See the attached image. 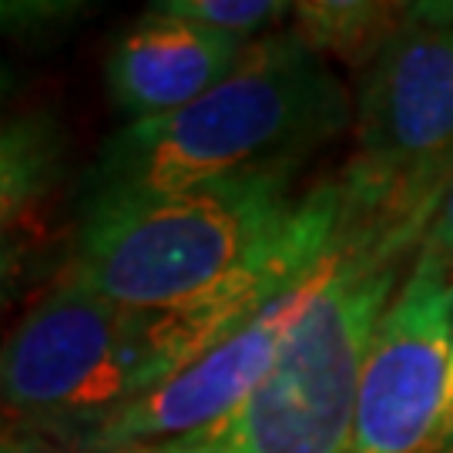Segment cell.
<instances>
[{"instance_id": "6", "label": "cell", "mask_w": 453, "mask_h": 453, "mask_svg": "<svg viewBox=\"0 0 453 453\" xmlns=\"http://www.w3.org/2000/svg\"><path fill=\"white\" fill-rule=\"evenodd\" d=\"M357 162L393 179H453V4L410 17L363 67Z\"/></svg>"}, {"instance_id": "11", "label": "cell", "mask_w": 453, "mask_h": 453, "mask_svg": "<svg viewBox=\"0 0 453 453\" xmlns=\"http://www.w3.org/2000/svg\"><path fill=\"white\" fill-rule=\"evenodd\" d=\"M148 11L181 17L198 27H209V31L228 34V37L252 44L256 34L269 31L273 24L292 17V4L286 0H158Z\"/></svg>"}, {"instance_id": "20", "label": "cell", "mask_w": 453, "mask_h": 453, "mask_svg": "<svg viewBox=\"0 0 453 453\" xmlns=\"http://www.w3.org/2000/svg\"><path fill=\"white\" fill-rule=\"evenodd\" d=\"M131 453H134V450H131Z\"/></svg>"}, {"instance_id": "10", "label": "cell", "mask_w": 453, "mask_h": 453, "mask_svg": "<svg viewBox=\"0 0 453 453\" xmlns=\"http://www.w3.org/2000/svg\"><path fill=\"white\" fill-rule=\"evenodd\" d=\"M410 17V4H376V0H306L292 4L296 37L316 54L340 58L349 65H370L393 34Z\"/></svg>"}, {"instance_id": "9", "label": "cell", "mask_w": 453, "mask_h": 453, "mask_svg": "<svg viewBox=\"0 0 453 453\" xmlns=\"http://www.w3.org/2000/svg\"><path fill=\"white\" fill-rule=\"evenodd\" d=\"M67 128L50 111L0 118V235L20 228L67 175Z\"/></svg>"}, {"instance_id": "19", "label": "cell", "mask_w": 453, "mask_h": 453, "mask_svg": "<svg viewBox=\"0 0 453 453\" xmlns=\"http://www.w3.org/2000/svg\"><path fill=\"white\" fill-rule=\"evenodd\" d=\"M7 91H11V74H7V67L0 65V101L7 97Z\"/></svg>"}, {"instance_id": "16", "label": "cell", "mask_w": 453, "mask_h": 453, "mask_svg": "<svg viewBox=\"0 0 453 453\" xmlns=\"http://www.w3.org/2000/svg\"><path fill=\"white\" fill-rule=\"evenodd\" d=\"M423 453H453V413H447V417L440 420L437 434H434V440L426 443Z\"/></svg>"}, {"instance_id": "13", "label": "cell", "mask_w": 453, "mask_h": 453, "mask_svg": "<svg viewBox=\"0 0 453 453\" xmlns=\"http://www.w3.org/2000/svg\"><path fill=\"white\" fill-rule=\"evenodd\" d=\"M48 269V245L37 235L14 228L0 235V326ZM4 340V336H0Z\"/></svg>"}, {"instance_id": "8", "label": "cell", "mask_w": 453, "mask_h": 453, "mask_svg": "<svg viewBox=\"0 0 453 453\" xmlns=\"http://www.w3.org/2000/svg\"><path fill=\"white\" fill-rule=\"evenodd\" d=\"M245 50L249 41L145 11L114 37L104 58L108 97L128 125L179 111L226 81Z\"/></svg>"}, {"instance_id": "17", "label": "cell", "mask_w": 453, "mask_h": 453, "mask_svg": "<svg viewBox=\"0 0 453 453\" xmlns=\"http://www.w3.org/2000/svg\"><path fill=\"white\" fill-rule=\"evenodd\" d=\"M37 453H131V450H91V447H71V443H54V440H48Z\"/></svg>"}, {"instance_id": "5", "label": "cell", "mask_w": 453, "mask_h": 453, "mask_svg": "<svg viewBox=\"0 0 453 453\" xmlns=\"http://www.w3.org/2000/svg\"><path fill=\"white\" fill-rule=\"evenodd\" d=\"M453 346V273L420 256L389 303L359 376L346 453H423L443 420Z\"/></svg>"}, {"instance_id": "18", "label": "cell", "mask_w": 453, "mask_h": 453, "mask_svg": "<svg viewBox=\"0 0 453 453\" xmlns=\"http://www.w3.org/2000/svg\"><path fill=\"white\" fill-rule=\"evenodd\" d=\"M453 413V346H450V383H447V400H443V417Z\"/></svg>"}, {"instance_id": "14", "label": "cell", "mask_w": 453, "mask_h": 453, "mask_svg": "<svg viewBox=\"0 0 453 453\" xmlns=\"http://www.w3.org/2000/svg\"><path fill=\"white\" fill-rule=\"evenodd\" d=\"M423 252L434 256L447 273H453V181L440 202L434 222H430V232L423 239Z\"/></svg>"}, {"instance_id": "15", "label": "cell", "mask_w": 453, "mask_h": 453, "mask_svg": "<svg viewBox=\"0 0 453 453\" xmlns=\"http://www.w3.org/2000/svg\"><path fill=\"white\" fill-rule=\"evenodd\" d=\"M44 443H48V437H41V434H34V430L0 413V453H37Z\"/></svg>"}, {"instance_id": "3", "label": "cell", "mask_w": 453, "mask_h": 453, "mask_svg": "<svg viewBox=\"0 0 453 453\" xmlns=\"http://www.w3.org/2000/svg\"><path fill=\"white\" fill-rule=\"evenodd\" d=\"M299 168H273L185 192L78 215L67 265L104 299L138 312H168L222 286L299 198Z\"/></svg>"}, {"instance_id": "12", "label": "cell", "mask_w": 453, "mask_h": 453, "mask_svg": "<svg viewBox=\"0 0 453 453\" xmlns=\"http://www.w3.org/2000/svg\"><path fill=\"white\" fill-rule=\"evenodd\" d=\"M84 17H91V7L78 0H0V34L24 44L58 41Z\"/></svg>"}, {"instance_id": "1", "label": "cell", "mask_w": 453, "mask_h": 453, "mask_svg": "<svg viewBox=\"0 0 453 453\" xmlns=\"http://www.w3.org/2000/svg\"><path fill=\"white\" fill-rule=\"evenodd\" d=\"M447 188L443 179H393L349 162L319 286L262 383L211 426L134 453H346L376 326L420 256Z\"/></svg>"}, {"instance_id": "7", "label": "cell", "mask_w": 453, "mask_h": 453, "mask_svg": "<svg viewBox=\"0 0 453 453\" xmlns=\"http://www.w3.org/2000/svg\"><path fill=\"white\" fill-rule=\"evenodd\" d=\"M323 265L326 259L299 286H292L275 303H269L252 323H245L239 333H232L226 342H219L205 357L188 363L185 370L145 393L142 400L118 410L114 417L101 420L78 440H71V447L138 450L165 440L188 437L195 430L228 417L269 372L279 346L286 342L312 289L319 286Z\"/></svg>"}, {"instance_id": "2", "label": "cell", "mask_w": 453, "mask_h": 453, "mask_svg": "<svg viewBox=\"0 0 453 453\" xmlns=\"http://www.w3.org/2000/svg\"><path fill=\"white\" fill-rule=\"evenodd\" d=\"M353 121V97L296 34L252 41L239 67L179 111L131 121L97 148L78 215L273 168H303Z\"/></svg>"}, {"instance_id": "4", "label": "cell", "mask_w": 453, "mask_h": 453, "mask_svg": "<svg viewBox=\"0 0 453 453\" xmlns=\"http://www.w3.org/2000/svg\"><path fill=\"white\" fill-rule=\"evenodd\" d=\"M168 380L158 316L95 292L67 262L0 340V413L71 443Z\"/></svg>"}]
</instances>
